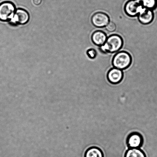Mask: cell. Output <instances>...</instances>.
Segmentation results:
<instances>
[{
  "label": "cell",
  "mask_w": 157,
  "mask_h": 157,
  "mask_svg": "<svg viewBox=\"0 0 157 157\" xmlns=\"http://www.w3.org/2000/svg\"><path fill=\"white\" fill-rule=\"evenodd\" d=\"M124 45V40L120 35L114 34L107 37L105 43L101 47L104 53H113L119 52Z\"/></svg>",
  "instance_id": "obj_1"
},
{
  "label": "cell",
  "mask_w": 157,
  "mask_h": 157,
  "mask_svg": "<svg viewBox=\"0 0 157 157\" xmlns=\"http://www.w3.org/2000/svg\"><path fill=\"white\" fill-rule=\"evenodd\" d=\"M132 58L130 53L125 51L117 53L112 59V64L114 67L121 70H125L132 63Z\"/></svg>",
  "instance_id": "obj_2"
},
{
  "label": "cell",
  "mask_w": 157,
  "mask_h": 157,
  "mask_svg": "<svg viewBox=\"0 0 157 157\" xmlns=\"http://www.w3.org/2000/svg\"><path fill=\"white\" fill-rule=\"evenodd\" d=\"M14 4L10 1L0 3V21H9L13 18L16 11Z\"/></svg>",
  "instance_id": "obj_3"
},
{
  "label": "cell",
  "mask_w": 157,
  "mask_h": 157,
  "mask_svg": "<svg viewBox=\"0 0 157 157\" xmlns=\"http://www.w3.org/2000/svg\"><path fill=\"white\" fill-rule=\"evenodd\" d=\"M143 8H144L139 0H129L124 5V10L128 16L134 17L138 16Z\"/></svg>",
  "instance_id": "obj_4"
},
{
  "label": "cell",
  "mask_w": 157,
  "mask_h": 157,
  "mask_svg": "<svg viewBox=\"0 0 157 157\" xmlns=\"http://www.w3.org/2000/svg\"><path fill=\"white\" fill-rule=\"evenodd\" d=\"M30 18V15L27 10L19 8L16 9L13 18L9 22L12 25H24L28 23Z\"/></svg>",
  "instance_id": "obj_5"
},
{
  "label": "cell",
  "mask_w": 157,
  "mask_h": 157,
  "mask_svg": "<svg viewBox=\"0 0 157 157\" xmlns=\"http://www.w3.org/2000/svg\"><path fill=\"white\" fill-rule=\"evenodd\" d=\"M91 21L94 26L101 28L105 27L110 21L108 15L102 12H95L92 15Z\"/></svg>",
  "instance_id": "obj_6"
},
{
  "label": "cell",
  "mask_w": 157,
  "mask_h": 157,
  "mask_svg": "<svg viewBox=\"0 0 157 157\" xmlns=\"http://www.w3.org/2000/svg\"><path fill=\"white\" fill-rule=\"evenodd\" d=\"M144 142V138L142 135L137 132L131 133L126 139V142L129 148H140Z\"/></svg>",
  "instance_id": "obj_7"
},
{
  "label": "cell",
  "mask_w": 157,
  "mask_h": 157,
  "mask_svg": "<svg viewBox=\"0 0 157 157\" xmlns=\"http://www.w3.org/2000/svg\"><path fill=\"white\" fill-rule=\"evenodd\" d=\"M124 76L122 70L114 67L109 71L107 75L108 81L113 84H119L122 81Z\"/></svg>",
  "instance_id": "obj_8"
},
{
  "label": "cell",
  "mask_w": 157,
  "mask_h": 157,
  "mask_svg": "<svg viewBox=\"0 0 157 157\" xmlns=\"http://www.w3.org/2000/svg\"><path fill=\"white\" fill-rule=\"evenodd\" d=\"M138 20L141 24L147 25L151 24L154 18L153 10L143 8L138 15Z\"/></svg>",
  "instance_id": "obj_9"
},
{
  "label": "cell",
  "mask_w": 157,
  "mask_h": 157,
  "mask_svg": "<svg viewBox=\"0 0 157 157\" xmlns=\"http://www.w3.org/2000/svg\"><path fill=\"white\" fill-rule=\"evenodd\" d=\"M107 38V35L105 32L101 30L95 31L92 33L91 37L92 43L99 47L104 45Z\"/></svg>",
  "instance_id": "obj_10"
},
{
  "label": "cell",
  "mask_w": 157,
  "mask_h": 157,
  "mask_svg": "<svg viewBox=\"0 0 157 157\" xmlns=\"http://www.w3.org/2000/svg\"><path fill=\"white\" fill-rule=\"evenodd\" d=\"M85 157H104V156L101 149L94 147H89L86 150Z\"/></svg>",
  "instance_id": "obj_11"
},
{
  "label": "cell",
  "mask_w": 157,
  "mask_h": 157,
  "mask_svg": "<svg viewBox=\"0 0 157 157\" xmlns=\"http://www.w3.org/2000/svg\"><path fill=\"white\" fill-rule=\"evenodd\" d=\"M124 157H147L144 152L140 148H129Z\"/></svg>",
  "instance_id": "obj_12"
},
{
  "label": "cell",
  "mask_w": 157,
  "mask_h": 157,
  "mask_svg": "<svg viewBox=\"0 0 157 157\" xmlns=\"http://www.w3.org/2000/svg\"><path fill=\"white\" fill-rule=\"evenodd\" d=\"M144 8L154 10L157 7V0H139Z\"/></svg>",
  "instance_id": "obj_13"
},
{
  "label": "cell",
  "mask_w": 157,
  "mask_h": 157,
  "mask_svg": "<svg viewBox=\"0 0 157 157\" xmlns=\"http://www.w3.org/2000/svg\"><path fill=\"white\" fill-rule=\"evenodd\" d=\"M86 54L88 57L90 59H94L98 55L97 51L94 48L88 49L86 52Z\"/></svg>",
  "instance_id": "obj_14"
},
{
  "label": "cell",
  "mask_w": 157,
  "mask_h": 157,
  "mask_svg": "<svg viewBox=\"0 0 157 157\" xmlns=\"http://www.w3.org/2000/svg\"><path fill=\"white\" fill-rule=\"evenodd\" d=\"M105 28L108 31L110 32H115L117 29V26L114 22L110 21L106 26Z\"/></svg>",
  "instance_id": "obj_15"
},
{
  "label": "cell",
  "mask_w": 157,
  "mask_h": 157,
  "mask_svg": "<svg viewBox=\"0 0 157 157\" xmlns=\"http://www.w3.org/2000/svg\"><path fill=\"white\" fill-rule=\"evenodd\" d=\"M33 4L36 6H38L41 4L42 0H33Z\"/></svg>",
  "instance_id": "obj_16"
}]
</instances>
